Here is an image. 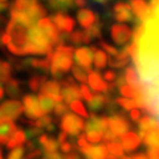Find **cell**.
<instances>
[{
	"mask_svg": "<svg viewBox=\"0 0 159 159\" xmlns=\"http://www.w3.org/2000/svg\"><path fill=\"white\" fill-rule=\"evenodd\" d=\"M137 48L131 56L138 76L137 109L159 123V2L150 6L147 19L133 29Z\"/></svg>",
	"mask_w": 159,
	"mask_h": 159,
	"instance_id": "1",
	"label": "cell"
},
{
	"mask_svg": "<svg viewBox=\"0 0 159 159\" xmlns=\"http://www.w3.org/2000/svg\"><path fill=\"white\" fill-rule=\"evenodd\" d=\"M32 25L25 24L20 20L11 19L7 23L2 34V45L15 56H28V40L29 28Z\"/></svg>",
	"mask_w": 159,
	"mask_h": 159,
	"instance_id": "2",
	"label": "cell"
},
{
	"mask_svg": "<svg viewBox=\"0 0 159 159\" xmlns=\"http://www.w3.org/2000/svg\"><path fill=\"white\" fill-rule=\"evenodd\" d=\"M74 48L66 44H57V47L48 53L49 72L56 80H62L64 74L70 70L73 64Z\"/></svg>",
	"mask_w": 159,
	"mask_h": 159,
	"instance_id": "3",
	"label": "cell"
},
{
	"mask_svg": "<svg viewBox=\"0 0 159 159\" xmlns=\"http://www.w3.org/2000/svg\"><path fill=\"white\" fill-rule=\"evenodd\" d=\"M53 45L51 41L45 37L37 24L29 28V40H28V54H36V56H43L52 52Z\"/></svg>",
	"mask_w": 159,
	"mask_h": 159,
	"instance_id": "4",
	"label": "cell"
},
{
	"mask_svg": "<svg viewBox=\"0 0 159 159\" xmlns=\"http://www.w3.org/2000/svg\"><path fill=\"white\" fill-rule=\"evenodd\" d=\"M84 123L85 122L82 121V118L77 117V114L65 113L61 117V121H60V127H61V130L64 133H66L72 137H77L82 131Z\"/></svg>",
	"mask_w": 159,
	"mask_h": 159,
	"instance_id": "5",
	"label": "cell"
},
{
	"mask_svg": "<svg viewBox=\"0 0 159 159\" xmlns=\"http://www.w3.org/2000/svg\"><path fill=\"white\" fill-rule=\"evenodd\" d=\"M110 36L111 40L114 41L116 45H126L133 37V29L130 27H127L126 24L118 23V24H113L110 27Z\"/></svg>",
	"mask_w": 159,
	"mask_h": 159,
	"instance_id": "6",
	"label": "cell"
},
{
	"mask_svg": "<svg viewBox=\"0 0 159 159\" xmlns=\"http://www.w3.org/2000/svg\"><path fill=\"white\" fill-rule=\"evenodd\" d=\"M60 85L62 86V90L60 92L61 94V99L64 101V103H70L72 101H76V99L81 98V92H80V88L76 85L73 77H68L65 80H61Z\"/></svg>",
	"mask_w": 159,
	"mask_h": 159,
	"instance_id": "7",
	"label": "cell"
},
{
	"mask_svg": "<svg viewBox=\"0 0 159 159\" xmlns=\"http://www.w3.org/2000/svg\"><path fill=\"white\" fill-rule=\"evenodd\" d=\"M23 113V103L17 99H8L0 103V118L17 119Z\"/></svg>",
	"mask_w": 159,
	"mask_h": 159,
	"instance_id": "8",
	"label": "cell"
},
{
	"mask_svg": "<svg viewBox=\"0 0 159 159\" xmlns=\"http://www.w3.org/2000/svg\"><path fill=\"white\" fill-rule=\"evenodd\" d=\"M36 24H37V27L40 28V31L45 34V37L49 40V41H51L52 45L56 47L57 44H58L60 32H58V29L56 28V25L53 24L52 19L44 16V17H41L40 20H37Z\"/></svg>",
	"mask_w": 159,
	"mask_h": 159,
	"instance_id": "9",
	"label": "cell"
},
{
	"mask_svg": "<svg viewBox=\"0 0 159 159\" xmlns=\"http://www.w3.org/2000/svg\"><path fill=\"white\" fill-rule=\"evenodd\" d=\"M23 111L25 113L28 119H36L39 117L44 116L43 110L40 109L39 99L34 94H25L23 98Z\"/></svg>",
	"mask_w": 159,
	"mask_h": 159,
	"instance_id": "10",
	"label": "cell"
},
{
	"mask_svg": "<svg viewBox=\"0 0 159 159\" xmlns=\"http://www.w3.org/2000/svg\"><path fill=\"white\" fill-rule=\"evenodd\" d=\"M111 16L119 23H133L135 19L130 8V4L126 2H117L111 8Z\"/></svg>",
	"mask_w": 159,
	"mask_h": 159,
	"instance_id": "11",
	"label": "cell"
},
{
	"mask_svg": "<svg viewBox=\"0 0 159 159\" xmlns=\"http://www.w3.org/2000/svg\"><path fill=\"white\" fill-rule=\"evenodd\" d=\"M106 123L117 137L123 135V134L127 133L129 129H130V125H129V122L125 118V116L117 114V113L110 114L109 117H106Z\"/></svg>",
	"mask_w": 159,
	"mask_h": 159,
	"instance_id": "12",
	"label": "cell"
},
{
	"mask_svg": "<svg viewBox=\"0 0 159 159\" xmlns=\"http://www.w3.org/2000/svg\"><path fill=\"white\" fill-rule=\"evenodd\" d=\"M53 24L56 25V28L58 29V32H66V33H70L74 27H76V21L74 19L70 17L69 15L64 13V12H56L51 17Z\"/></svg>",
	"mask_w": 159,
	"mask_h": 159,
	"instance_id": "13",
	"label": "cell"
},
{
	"mask_svg": "<svg viewBox=\"0 0 159 159\" xmlns=\"http://www.w3.org/2000/svg\"><path fill=\"white\" fill-rule=\"evenodd\" d=\"M73 56L76 60V64L84 66L88 70H92V65H93V52L90 48L86 47H80L76 51H73Z\"/></svg>",
	"mask_w": 159,
	"mask_h": 159,
	"instance_id": "14",
	"label": "cell"
},
{
	"mask_svg": "<svg viewBox=\"0 0 159 159\" xmlns=\"http://www.w3.org/2000/svg\"><path fill=\"white\" fill-rule=\"evenodd\" d=\"M85 159H106L107 158V148L105 145H96L90 146L88 143L86 146L78 148Z\"/></svg>",
	"mask_w": 159,
	"mask_h": 159,
	"instance_id": "15",
	"label": "cell"
},
{
	"mask_svg": "<svg viewBox=\"0 0 159 159\" xmlns=\"http://www.w3.org/2000/svg\"><path fill=\"white\" fill-rule=\"evenodd\" d=\"M106 117H98V116H92L88 117L86 123H84V129L82 130L85 133H99L102 134L103 130L106 127Z\"/></svg>",
	"mask_w": 159,
	"mask_h": 159,
	"instance_id": "16",
	"label": "cell"
},
{
	"mask_svg": "<svg viewBox=\"0 0 159 159\" xmlns=\"http://www.w3.org/2000/svg\"><path fill=\"white\" fill-rule=\"evenodd\" d=\"M41 94H45V96L53 98L56 102H61V88H60V82L56 81V80H45L44 84L39 89Z\"/></svg>",
	"mask_w": 159,
	"mask_h": 159,
	"instance_id": "17",
	"label": "cell"
},
{
	"mask_svg": "<svg viewBox=\"0 0 159 159\" xmlns=\"http://www.w3.org/2000/svg\"><path fill=\"white\" fill-rule=\"evenodd\" d=\"M97 20H99L98 15L94 13L92 9L84 8V7L81 9H78V12H77V21H78L80 25H81L82 29H86L89 27H92L93 24L97 21Z\"/></svg>",
	"mask_w": 159,
	"mask_h": 159,
	"instance_id": "18",
	"label": "cell"
},
{
	"mask_svg": "<svg viewBox=\"0 0 159 159\" xmlns=\"http://www.w3.org/2000/svg\"><path fill=\"white\" fill-rule=\"evenodd\" d=\"M16 123L12 119L0 118V145H6L12 134L16 131Z\"/></svg>",
	"mask_w": 159,
	"mask_h": 159,
	"instance_id": "19",
	"label": "cell"
},
{
	"mask_svg": "<svg viewBox=\"0 0 159 159\" xmlns=\"http://www.w3.org/2000/svg\"><path fill=\"white\" fill-rule=\"evenodd\" d=\"M129 4H130L134 16L138 17L141 21H145L150 11V6L146 0H129Z\"/></svg>",
	"mask_w": 159,
	"mask_h": 159,
	"instance_id": "20",
	"label": "cell"
},
{
	"mask_svg": "<svg viewBox=\"0 0 159 159\" xmlns=\"http://www.w3.org/2000/svg\"><path fill=\"white\" fill-rule=\"evenodd\" d=\"M88 81L89 85L94 92L98 93H107V82H105L98 72H89L88 73Z\"/></svg>",
	"mask_w": 159,
	"mask_h": 159,
	"instance_id": "21",
	"label": "cell"
},
{
	"mask_svg": "<svg viewBox=\"0 0 159 159\" xmlns=\"http://www.w3.org/2000/svg\"><path fill=\"white\" fill-rule=\"evenodd\" d=\"M141 143V138L138 137V134L133 131H127L123 135H121V145L122 148L126 151H134Z\"/></svg>",
	"mask_w": 159,
	"mask_h": 159,
	"instance_id": "22",
	"label": "cell"
},
{
	"mask_svg": "<svg viewBox=\"0 0 159 159\" xmlns=\"http://www.w3.org/2000/svg\"><path fill=\"white\" fill-rule=\"evenodd\" d=\"M107 99H109V94H96L93 96L90 101H88V106H89V110L92 113H97V111H101L105 109L106 103H107Z\"/></svg>",
	"mask_w": 159,
	"mask_h": 159,
	"instance_id": "23",
	"label": "cell"
},
{
	"mask_svg": "<svg viewBox=\"0 0 159 159\" xmlns=\"http://www.w3.org/2000/svg\"><path fill=\"white\" fill-rule=\"evenodd\" d=\"M48 7L56 12H66L74 8V0H47Z\"/></svg>",
	"mask_w": 159,
	"mask_h": 159,
	"instance_id": "24",
	"label": "cell"
},
{
	"mask_svg": "<svg viewBox=\"0 0 159 159\" xmlns=\"http://www.w3.org/2000/svg\"><path fill=\"white\" fill-rule=\"evenodd\" d=\"M4 92H6L9 97L12 98H17L21 96L23 93V88H21V82L19 81L16 78H9L8 81L6 82V89H4Z\"/></svg>",
	"mask_w": 159,
	"mask_h": 159,
	"instance_id": "25",
	"label": "cell"
},
{
	"mask_svg": "<svg viewBox=\"0 0 159 159\" xmlns=\"http://www.w3.org/2000/svg\"><path fill=\"white\" fill-rule=\"evenodd\" d=\"M92 52H93V62H94V66L97 69H103L106 68L107 65V54L103 49H99V48H96V47H92Z\"/></svg>",
	"mask_w": 159,
	"mask_h": 159,
	"instance_id": "26",
	"label": "cell"
},
{
	"mask_svg": "<svg viewBox=\"0 0 159 159\" xmlns=\"http://www.w3.org/2000/svg\"><path fill=\"white\" fill-rule=\"evenodd\" d=\"M27 142V137H25V133L24 130H17L12 134V137L8 139V142L6 143L8 148H13V147H17V146H23L24 143Z\"/></svg>",
	"mask_w": 159,
	"mask_h": 159,
	"instance_id": "27",
	"label": "cell"
},
{
	"mask_svg": "<svg viewBox=\"0 0 159 159\" xmlns=\"http://www.w3.org/2000/svg\"><path fill=\"white\" fill-rule=\"evenodd\" d=\"M37 99H39L40 109L43 110L44 114H48V113L53 111V107H54V105H56V101H54L53 98H51V97L45 96V94H41V93H40L39 97H37Z\"/></svg>",
	"mask_w": 159,
	"mask_h": 159,
	"instance_id": "28",
	"label": "cell"
},
{
	"mask_svg": "<svg viewBox=\"0 0 159 159\" xmlns=\"http://www.w3.org/2000/svg\"><path fill=\"white\" fill-rule=\"evenodd\" d=\"M12 77V65L4 60H0V85H4Z\"/></svg>",
	"mask_w": 159,
	"mask_h": 159,
	"instance_id": "29",
	"label": "cell"
},
{
	"mask_svg": "<svg viewBox=\"0 0 159 159\" xmlns=\"http://www.w3.org/2000/svg\"><path fill=\"white\" fill-rule=\"evenodd\" d=\"M69 43H72L73 45H81V44H89L85 31H81V29H73V31L69 33Z\"/></svg>",
	"mask_w": 159,
	"mask_h": 159,
	"instance_id": "30",
	"label": "cell"
},
{
	"mask_svg": "<svg viewBox=\"0 0 159 159\" xmlns=\"http://www.w3.org/2000/svg\"><path fill=\"white\" fill-rule=\"evenodd\" d=\"M40 0H13V3L9 6V9H16V11L25 12L31 7H33L34 4H37Z\"/></svg>",
	"mask_w": 159,
	"mask_h": 159,
	"instance_id": "31",
	"label": "cell"
},
{
	"mask_svg": "<svg viewBox=\"0 0 159 159\" xmlns=\"http://www.w3.org/2000/svg\"><path fill=\"white\" fill-rule=\"evenodd\" d=\"M72 73H73V77L77 80V81H80L81 84H86L88 81V73L90 70H88V69H85L84 66L78 65V64H74V65H72Z\"/></svg>",
	"mask_w": 159,
	"mask_h": 159,
	"instance_id": "32",
	"label": "cell"
},
{
	"mask_svg": "<svg viewBox=\"0 0 159 159\" xmlns=\"http://www.w3.org/2000/svg\"><path fill=\"white\" fill-rule=\"evenodd\" d=\"M123 77H125V81L129 85H133V86H138V76H137V70L133 66H125L123 68Z\"/></svg>",
	"mask_w": 159,
	"mask_h": 159,
	"instance_id": "33",
	"label": "cell"
},
{
	"mask_svg": "<svg viewBox=\"0 0 159 159\" xmlns=\"http://www.w3.org/2000/svg\"><path fill=\"white\" fill-rule=\"evenodd\" d=\"M47 80L45 74H33V76L28 80V88L31 89L32 92H39L40 86L44 84V81Z\"/></svg>",
	"mask_w": 159,
	"mask_h": 159,
	"instance_id": "34",
	"label": "cell"
},
{
	"mask_svg": "<svg viewBox=\"0 0 159 159\" xmlns=\"http://www.w3.org/2000/svg\"><path fill=\"white\" fill-rule=\"evenodd\" d=\"M69 107L72 109V111L74 113V114H77V116H80V117H85V118H88L89 117V113H88V110L85 109V106H84V103L80 101V99H76V101H72L70 103H69Z\"/></svg>",
	"mask_w": 159,
	"mask_h": 159,
	"instance_id": "35",
	"label": "cell"
},
{
	"mask_svg": "<svg viewBox=\"0 0 159 159\" xmlns=\"http://www.w3.org/2000/svg\"><path fill=\"white\" fill-rule=\"evenodd\" d=\"M119 93L125 98H135L138 96V86H133L125 84V85L119 86Z\"/></svg>",
	"mask_w": 159,
	"mask_h": 159,
	"instance_id": "36",
	"label": "cell"
},
{
	"mask_svg": "<svg viewBox=\"0 0 159 159\" xmlns=\"http://www.w3.org/2000/svg\"><path fill=\"white\" fill-rule=\"evenodd\" d=\"M106 148H107V152L111 154L114 157H123V148H122V145L121 142H107L106 143Z\"/></svg>",
	"mask_w": 159,
	"mask_h": 159,
	"instance_id": "37",
	"label": "cell"
},
{
	"mask_svg": "<svg viewBox=\"0 0 159 159\" xmlns=\"http://www.w3.org/2000/svg\"><path fill=\"white\" fill-rule=\"evenodd\" d=\"M116 102H117V105H119L123 109V110H131V109L137 107V103H135V101H134L133 98H125V97L117 98Z\"/></svg>",
	"mask_w": 159,
	"mask_h": 159,
	"instance_id": "38",
	"label": "cell"
},
{
	"mask_svg": "<svg viewBox=\"0 0 159 159\" xmlns=\"http://www.w3.org/2000/svg\"><path fill=\"white\" fill-rule=\"evenodd\" d=\"M24 155H25V148L23 146H17L11 148L7 159H24Z\"/></svg>",
	"mask_w": 159,
	"mask_h": 159,
	"instance_id": "39",
	"label": "cell"
},
{
	"mask_svg": "<svg viewBox=\"0 0 159 159\" xmlns=\"http://www.w3.org/2000/svg\"><path fill=\"white\" fill-rule=\"evenodd\" d=\"M41 148L44 150V152H49V151H56L58 148V142L56 141V139L53 138H47V141L41 145Z\"/></svg>",
	"mask_w": 159,
	"mask_h": 159,
	"instance_id": "40",
	"label": "cell"
},
{
	"mask_svg": "<svg viewBox=\"0 0 159 159\" xmlns=\"http://www.w3.org/2000/svg\"><path fill=\"white\" fill-rule=\"evenodd\" d=\"M25 137H27V139H36L40 134L43 133V129H40V127H36V126H29L25 131Z\"/></svg>",
	"mask_w": 159,
	"mask_h": 159,
	"instance_id": "41",
	"label": "cell"
},
{
	"mask_svg": "<svg viewBox=\"0 0 159 159\" xmlns=\"http://www.w3.org/2000/svg\"><path fill=\"white\" fill-rule=\"evenodd\" d=\"M68 109H69V106L61 101V102H56V105L53 107V111L57 117H62L65 113H68Z\"/></svg>",
	"mask_w": 159,
	"mask_h": 159,
	"instance_id": "42",
	"label": "cell"
},
{
	"mask_svg": "<svg viewBox=\"0 0 159 159\" xmlns=\"http://www.w3.org/2000/svg\"><path fill=\"white\" fill-rule=\"evenodd\" d=\"M99 47H101L106 53L110 54L111 57H116L117 53H118V49L116 47H113V45H110V44H107L105 41H99Z\"/></svg>",
	"mask_w": 159,
	"mask_h": 159,
	"instance_id": "43",
	"label": "cell"
},
{
	"mask_svg": "<svg viewBox=\"0 0 159 159\" xmlns=\"http://www.w3.org/2000/svg\"><path fill=\"white\" fill-rule=\"evenodd\" d=\"M85 138L89 143H99L102 141V134L99 133H85Z\"/></svg>",
	"mask_w": 159,
	"mask_h": 159,
	"instance_id": "44",
	"label": "cell"
},
{
	"mask_svg": "<svg viewBox=\"0 0 159 159\" xmlns=\"http://www.w3.org/2000/svg\"><path fill=\"white\" fill-rule=\"evenodd\" d=\"M80 92H81V98H85V101H90L93 94L90 92V88L85 84H81V86H80Z\"/></svg>",
	"mask_w": 159,
	"mask_h": 159,
	"instance_id": "45",
	"label": "cell"
},
{
	"mask_svg": "<svg viewBox=\"0 0 159 159\" xmlns=\"http://www.w3.org/2000/svg\"><path fill=\"white\" fill-rule=\"evenodd\" d=\"M116 77H117V73L113 72V70H106L105 73H103V78L106 80V82L114 84V81H116Z\"/></svg>",
	"mask_w": 159,
	"mask_h": 159,
	"instance_id": "46",
	"label": "cell"
},
{
	"mask_svg": "<svg viewBox=\"0 0 159 159\" xmlns=\"http://www.w3.org/2000/svg\"><path fill=\"white\" fill-rule=\"evenodd\" d=\"M129 111H130L131 121H133V122H137V123H138V121H139V119H141V117H142L141 111H139L137 107H134V109H131V110H129Z\"/></svg>",
	"mask_w": 159,
	"mask_h": 159,
	"instance_id": "47",
	"label": "cell"
},
{
	"mask_svg": "<svg viewBox=\"0 0 159 159\" xmlns=\"http://www.w3.org/2000/svg\"><path fill=\"white\" fill-rule=\"evenodd\" d=\"M44 159H62V155L57 152V150L49 151V152H44Z\"/></svg>",
	"mask_w": 159,
	"mask_h": 159,
	"instance_id": "48",
	"label": "cell"
},
{
	"mask_svg": "<svg viewBox=\"0 0 159 159\" xmlns=\"http://www.w3.org/2000/svg\"><path fill=\"white\" fill-rule=\"evenodd\" d=\"M73 145H72V143L70 142H62L61 143V145H60V150H61L64 154H68V152H72V150H73Z\"/></svg>",
	"mask_w": 159,
	"mask_h": 159,
	"instance_id": "49",
	"label": "cell"
},
{
	"mask_svg": "<svg viewBox=\"0 0 159 159\" xmlns=\"http://www.w3.org/2000/svg\"><path fill=\"white\" fill-rule=\"evenodd\" d=\"M88 141H86V138H85V134H78L77 135V145H78V147L81 148V147H84V146H86L88 145Z\"/></svg>",
	"mask_w": 159,
	"mask_h": 159,
	"instance_id": "50",
	"label": "cell"
},
{
	"mask_svg": "<svg viewBox=\"0 0 159 159\" xmlns=\"http://www.w3.org/2000/svg\"><path fill=\"white\" fill-rule=\"evenodd\" d=\"M66 138H68V134H66V133H64V131L60 133V134H58V137H57V139H56V141L58 142V146L61 145L62 142H65V141H66Z\"/></svg>",
	"mask_w": 159,
	"mask_h": 159,
	"instance_id": "51",
	"label": "cell"
},
{
	"mask_svg": "<svg viewBox=\"0 0 159 159\" xmlns=\"http://www.w3.org/2000/svg\"><path fill=\"white\" fill-rule=\"evenodd\" d=\"M62 159H80V157L77 155V154H74V152H68L66 155H64Z\"/></svg>",
	"mask_w": 159,
	"mask_h": 159,
	"instance_id": "52",
	"label": "cell"
},
{
	"mask_svg": "<svg viewBox=\"0 0 159 159\" xmlns=\"http://www.w3.org/2000/svg\"><path fill=\"white\" fill-rule=\"evenodd\" d=\"M85 4H86V0H74V6L76 7L82 8V7H85Z\"/></svg>",
	"mask_w": 159,
	"mask_h": 159,
	"instance_id": "53",
	"label": "cell"
},
{
	"mask_svg": "<svg viewBox=\"0 0 159 159\" xmlns=\"http://www.w3.org/2000/svg\"><path fill=\"white\" fill-rule=\"evenodd\" d=\"M133 159H148V157L146 154H137V155H134Z\"/></svg>",
	"mask_w": 159,
	"mask_h": 159,
	"instance_id": "54",
	"label": "cell"
},
{
	"mask_svg": "<svg viewBox=\"0 0 159 159\" xmlns=\"http://www.w3.org/2000/svg\"><path fill=\"white\" fill-rule=\"evenodd\" d=\"M96 4H99V6H106V4L110 2V0H93Z\"/></svg>",
	"mask_w": 159,
	"mask_h": 159,
	"instance_id": "55",
	"label": "cell"
},
{
	"mask_svg": "<svg viewBox=\"0 0 159 159\" xmlns=\"http://www.w3.org/2000/svg\"><path fill=\"white\" fill-rule=\"evenodd\" d=\"M4 97V89H3V86L0 85V99H2Z\"/></svg>",
	"mask_w": 159,
	"mask_h": 159,
	"instance_id": "56",
	"label": "cell"
},
{
	"mask_svg": "<svg viewBox=\"0 0 159 159\" xmlns=\"http://www.w3.org/2000/svg\"><path fill=\"white\" fill-rule=\"evenodd\" d=\"M123 159H133V157H125Z\"/></svg>",
	"mask_w": 159,
	"mask_h": 159,
	"instance_id": "57",
	"label": "cell"
},
{
	"mask_svg": "<svg viewBox=\"0 0 159 159\" xmlns=\"http://www.w3.org/2000/svg\"><path fill=\"white\" fill-rule=\"evenodd\" d=\"M8 0H0V3H7Z\"/></svg>",
	"mask_w": 159,
	"mask_h": 159,
	"instance_id": "58",
	"label": "cell"
},
{
	"mask_svg": "<svg viewBox=\"0 0 159 159\" xmlns=\"http://www.w3.org/2000/svg\"><path fill=\"white\" fill-rule=\"evenodd\" d=\"M0 159H3V154H2V150H0Z\"/></svg>",
	"mask_w": 159,
	"mask_h": 159,
	"instance_id": "59",
	"label": "cell"
}]
</instances>
